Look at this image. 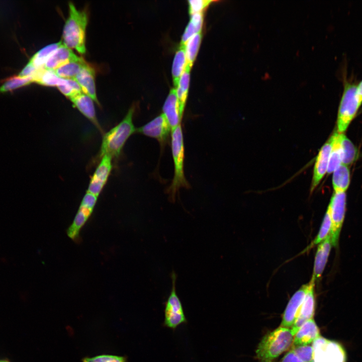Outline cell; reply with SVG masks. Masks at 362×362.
Segmentation results:
<instances>
[{"label": "cell", "mask_w": 362, "mask_h": 362, "mask_svg": "<svg viewBox=\"0 0 362 362\" xmlns=\"http://www.w3.org/2000/svg\"><path fill=\"white\" fill-rule=\"evenodd\" d=\"M88 18L84 11L77 10L72 3L69 4V15L62 32V44L74 49L81 54L85 53V30Z\"/></svg>", "instance_id": "1"}, {"label": "cell", "mask_w": 362, "mask_h": 362, "mask_svg": "<svg viewBox=\"0 0 362 362\" xmlns=\"http://www.w3.org/2000/svg\"><path fill=\"white\" fill-rule=\"evenodd\" d=\"M343 92L337 114V132L343 133L356 116L362 105V99L356 90L357 82L348 78L346 69L342 71Z\"/></svg>", "instance_id": "2"}, {"label": "cell", "mask_w": 362, "mask_h": 362, "mask_svg": "<svg viewBox=\"0 0 362 362\" xmlns=\"http://www.w3.org/2000/svg\"><path fill=\"white\" fill-rule=\"evenodd\" d=\"M294 339L291 328L280 326L265 335L255 351L259 362H273L292 345Z\"/></svg>", "instance_id": "3"}, {"label": "cell", "mask_w": 362, "mask_h": 362, "mask_svg": "<svg viewBox=\"0 0 362 362\" xmlns=\"http://www.w3.org/2000/svg\"><path fill=\"white\" fill-rule=\"evenodd\" d=\"M135 108L128 110L124 118L116 126L104 134L101 147L100 156L118 157L126 141L136 129L133 123Z\"/></svg>", "instance_id": "4"}, {"label": "cell", "mask_w": 362, "mask_h": 362, "mask_svg": "<svg viewBox=\"0 0 362 362\" xmlns=\"http://www.w3.org/2000/svg\"><path fill=\"white\" fill-rule=\"evenodd\" d=\"M171 147L174 164V174L172 182L167 191L172 200L180 188H189V184L184 173V145L181 124L171 132Z\"/></svg>", "instance_id": "5"}, {"label": "cell", "mask_w": 362, "mask_h": 362, "mask_svg": "<svg viewBox=\"0 0 362 362\" xmlns=\"http://www.w3.org/2000/svg\"><path fill=\"white\" fill-rule=\"evenodd\" d=\"M171 289L165 302L163 325L172 329H175L182 324L187 322L181 301L176 292V275L173 272L171 274Z\"/></svg>", "instance_id": "6"}, {"label": "cell", "mask_w": 362, "mask_h": 362, "mask_svg": "<svg viewBox=\"0 0 362 362\" xmlns=\"http://www.w3.org/2000/svg\"><path fill=\"white\" fill-rule=\"evenodd\" d=\"M313 362H346V353L338 342L321 336L312 343Z\"/></svg>", "instance_id": "7"}, {"label": "cell", "mask_w": 362, "mask_h": 362, "mask_svg": "<svg viewBox=\"0 0 362 362\" xmlns=\"http://www.w3.org/2000/svg\"><path fill=\"white\" fill-rule=\"evenodd\" d=\"M346 198L345 192H334L328 206L330 210L332 221L330 236L332 245L334 246L337 245L344 219Z\"/></svg>", "instance_id": "8"}, {"label": "cell", "mask_w": 362, "mask_h": 362, "mask_svg": "<svg viewBox=\"0 0 362 362\" xmlns=\"http://www.w3.org/2000/svg\"><path fill=\"white\" fill-rule=\"evenodd\" d=\"M136 132L157 139L162 144L171 134V128L163 114L156 117L145 125L137 128Z\"/></svg>", "instance_id": "9"}, {"label": "cell", "mask_w": 362, "mask_h": 362, "mask_svg": "<svg viewBox=\"0 0 362 362\" xmlns=\"http://www.w3.org/2000/svg\"><path fill=\"white\" fill-rule=\"evenodd\" d=\"M112 158L108 155L102 157L89 183L87 192L98 197L105 185L112 168Z\"/></svg>", "instance_id": "10"}, {"label": "cell", "mask_w": 362, "mask_h": 362, "mask_svg": "<svg viewBox=\"0 0 362 362\" xmlns=\"http://www.w3.org/2000/svg\"><path fill=\"white\" fill-rule=\"evenodd\" d=\"M308 284L303 285L289 300L283 313L280 326L291 328L294 324L304 302Z\"/></svg>", "instance_id": "11"}, {"label": "cell", "mask_w": 362, "mask_h": 362, "mask_svg": "<svg viewBox=\"0 0 362 362\" xmlns=\"http://www.w3.org/2000/svg\"><path fill=\"white\" fill-rule=\"evenodd\" d=\"M314 287V282L310 281L308 283L307 291L300 312L294 324L291 328L294 336L304 323L313 318L315 308Z\"/></svg>", "instance_id": "12"}, {"label": "cell", "mask_w": 362, "mask_h": 362, "mask_svg": "<svg viewBox=\"0 0 362 362\" xmlns=\"http://www.w3.org/2000/svg\"><path fill=\"white\" fill-rule=\"evenodd\" d=\"M334 142V135L328 140L321 148L316 158L314 168L313 176L311 187L312 192L319 184L327 171L330 153Z\"/></svg>", "instance_id": "13"}, {"label": "cell", "mask_w": 362, "mask_h": 362, "mask_svg": "<svg viewBox=\"0 0 362 362\" xmlns=\"http://www.w3.org/2000/svg\"><path fill=\"white\" fill-rule=\"evenodd\" d=\"M162 111L171 131L181 124L182 116L180 115L178 100L175 88L170 89L163 104Z\"/></svg>", "instance_id": "14"}, {"label": "cell", "mask_w": 362, "mask_h": 362, "mask_svg": "<svg viewBox=\"0 0 362 362\" xmlns=\"http://www.w3.org/2000/svg\"><path fill=\"white\" fill-rule=\"evenodd\" d=\"M321 336L314 318L304 323L294 336L292 346L310 345Z\"/></svg>", "instance_id": "15"}, {"label": "cell", "mask_w": 362, "mask_h": 362, "mask_svg": "<svg viewBox=\"0 0 362 362\" xmlns=\"http://www.w3.org/2000/svg\"><path fill=\"white\" fill-rule=\"evenodd\" d=\"M332 246L330 235L318 245L315 257L313 273L310 281L315 283L320 278L326 264Z\"/></svg>", "instance_id": "16"}, {"label": "cell", "mask_w": 362, "mask_h": 362, "mask_svg": "<svg viewBox=\"0 0 362 362\" xmlns=\"http://www.w3.org/2000/svg\"><path fill=\"white\" fill-rule=\"evenodd\" d=\"M69 99L82 114L102 131L97 119L94 100L89 96L81 92Z\"/></svg>", "instance_id": "17"}, {"label": "cell", "mask_w": 362, "mask_h": 362, "mask_svg": "<svg viewBox=\"0 0 362 362\" xmlns=\"http://www.w3.org/2000/svg\"><path fill=\"white\" fill-rule=\"evenodd\" d=\"M95 76V70L87 64L75 76L74 79L79 85L82 93L89 96L94 101L98 103Z\"/></svg>", "instance_id": "18"}, {"label": "cell", "mask_w": 362, "mask_h": 362, "mask_svg": "<svg viewBox=\"0 0 362 362\" xmlns=\"http://www.w3.org/2000/svg\"><path fill=\"white\" fill-rule=\"evenodd\" d=\"M79 58L71 49L62 44L48 58L44 68L55 70L63 64Z\"/></svg>", "instance_id": "19"}, {"label": "cell", "mask_w": 362, "mask_h": 362, "mask_svg": "<svg viewBox=\"0 0 362 362\" xmlns=\"http://www.w3.org/2000/svg\"><path fill=\"white\" fill-rule=\"evenodd\" d=\"M87 64L81 57L71 60L55 70L56 74L64 79H74L81 69Z\"/></svg>", "instance_id": "20"}, {"label": "cell", "mask_w": 362, "mask_h": 362, "mask_svg": "<svg viewBox=\"0 0 362 362\" xmlns=\"http://www.w3.org/2000/svg\"><path fill=\"white\" fill-rule=\"evenodd\" d=\"M191 67L187 65L185 70L182 74L176 89V96L178 100L181 116L184 112L187 99L188 95L190 80V71Z\"/></svg>", "instance_id": "21"}, {"label": "cell", "mask_w": 362, "mask_h": 362, "mask_svg": "<svg viewBox=\"0 0 362 362\" xmlns=\"http://www.w3.org/2000/svg\"><path fill=\"white\" fill-rule=\"evenodd\" d=\"M187 65V60L185 46L180 45L176 51L172 65V76L175 88L177 86L179 80L185 70Z\"/></svg>", "instance_id": "22"}, {"label": "cell", "mask_w": 362, "mask_h": 362, "mask_svg": "<svg viewBox=\"0 0 362 362\" xmlns=\"http://www.w3.org/2000/svg\"><path fill=\"white\" fill-rule=\"evenodd\" d=\"M341 150L342 162L348 165L352 164L357 157V149L352 142L343 133H339Z\"/></svg>", "instance_id": "23"}, {"label": "cell", "mask_w": 362, "mask_h": 362, "mask_svg": "<svg viewBox=\"0 0 362 362\" xmlns=\"http://www.w3.org/2000/svg\"><path fill=\"white\" fill-rule=\"evenodd\" d=\"M350 183V172L347 165L341 164L334 171L332 184L335 192H345Z\"/></svg>", "instance_id": "24"}, {"label": "cell", "mask_w": 362, "mask_h": 362, "mask_svg": "<svg viewBox=\"0 0 362 362\" xmlns=\"http://www.w3.org/2000/svg\"><path fill=\"white\" fill-rule=\"evenodd\" d=\"M62 44V41H60L46 46L37 52L31 57L29 62L38 69L44 68L45 64L48 58Z\"/></svg>", "instance_id": "25"}, {"label": "cell", "mask_w": 362, "mask_h": 362, "mask_svg": "<svg viewBox=\"0 0 362 362\" xmlns=\"http://www.w3.org/2000/svg\"><path fill=\"white\" fill-rule=\"evenodd\" d=\"M203 23V15L202 13L192 15L190 22L182 35L180 45L185 46L186 43L192 37L201 32Z\"/></svg>", "instance_id": "26"}, {"label": "cell", "mask_w": 362, "mask_h": 362, "mask_svg": "<svg viewBox=\"0 0 362 362\" xmlns=\"http://www.w3.org/2000/svg\"><path fill=\"white\" fill-rule=\"evenodd\" d=\"M54 70L41 68L34 78V82L49 86H58L64 81Z\"/></svg>", "instance_id": "27"}, {"label": "cell", "mask_w": 362, "mask_h": 362, "mask_svg": "<svg viewBox=\"0 0 362 362\" xmlns=\"http://www.w3.org/2000/svg\"><path fill=\"white\" fill-rule=\"evenodd\" d=\"M201 32L195 34L186 43L185 49L187 60V65L192 67L196 60L202 40Z\"/></svg>", "instance_id": "28"}, {"label": "cell", "mask_w": 362, "mask_h": 362, "mask_svg": "<svg viewBox=\"0 0 362 362\" xmlns=\"http://www.w3.org/2000/svg\"><path fill=\"white\" fill-rule=\"evenodd\" d=\"M334 142L333 144L332 149L330 153L327 172L330 173L337 168L342 162L341 150L340 148L339 133L334 132Z\"/></svg>", "instance_id": "29"}, {"label": "cell", "mask_w": 362, "mask_h": 362, "mask_svg": "<svg viewBox=\"0 0 362 362\" xmlns=\"http://www.w3.org/2000/svg\"><path fill=\"white\" fill-rule=\"evenodd\" d=\"M34 82L32 77H21L13 76L5 80L0 87V93H4L14 90L18 88L28 85Z\"/></svg>", "instance_id": "30"}, {"label": "cell", "mask_w": 362, "mask_h": 362, "mask_svg": "<svg viewBox=\"0 0 362 362\" xmlns=\"http://www.w3.org/2000/svg\"><path fill=\"white\" fill-rule=\"evenodd\" d=\"M331 226V213L328 207L317 235L312 243L308 246L306 250L310 249L311 247L324 241L330 235Z\"/></svg>", "instance_id": "31"}, {"label": "cell", "mask_w": 362, "mask_h": 362, "mask_svg": "<svg viewBox=\"0 0 362 362\" xmlns=\"http://www.w3.org/2000/svg\"><path fill=\"white\" fill-rule=\"evenodd\" d=\"M92 211V210L80 206L72 225L69 229L68 234L70 237L74 238L76 236L78 230L86 221Z\"/></svg>", "instance_id": "32"}, {"label": "cell", "mask_w": 362, "mask_h": 362, "mask_svg": "<svg viewBox=\"0 0 362 362\" xmlns=\"http://www.w3.org/2000/svg\"><path fill=\"white\" fill-rule=\"evenodd\" d=\"M57 87L61 93L69 98L82 92L79 85L74 79H64L63 82Z\"/></svg>", "instance_id": "33"}, {"label": "cell", "mask_w": 362, "mask_h": 362, "mask_svg": "<svg viewBox=\"0 0 362 362\" xmlns=\"http://www.w3.org/2000/svg\"><path fill=\"white\" fill-rule=\"evenodd\" d=\"M292 349L303 362H313V349L312 345L292 346Z\"/></svg>", "instance_id": "34"}, {"label": "cell", "mask_w": 362, "mask_h": 362, "mask_svg": "<svg viewBox=\"0 0 362 362\" xmlns=\"http://www.w3.org/2000/svg\"><path fill=\"white\" fill-rule=\"evenodd\" d=\"M125 356L109 354H103L93 357H86L82 362H127Z\"/></svg>", "instance_id": "35"}, {"label": "cell", "mask_w": 362, "mask_h": 362, "mask_svg": "<svg viewBox=\"0 0 362 362\" xmlns=\"http://www.w3.org/2000/svg\"><path fill=\"white\" fill-rule=\"evenodd\" d=\"M213 1L210 0H192L188 1L189 13L191 15L202 13L207 7H208Z\"/></svg>", "instance_id": "36"}, {"label": "cell", "mask_w": 362, "mask_h": 362, "mask_svg": "<svg viewBox=\"0 0 362 362\" xmlns=\"http://www.w3.org/2000/svg\"><path fill=\"white\" fill-rule=\"evenodd\" d=\"M97 198L98 196L90 193L86 192L83 198L80 206L93 211L97 202Z\"/></svg>", "instance_id": "37"}, {"label": "cell", "mask_w": 362, "mask_h": 362, "mask_svg": "<svg viewBox=\"0 0 362 362\" xmlns=\"http://www.w3.org/2000/svg\"><path fill=\"white\" fill-rule=\"evenodd\" d=\"M39 70L40 69L37 68L32 63L29 62L19 73V76L24 77H32L34 80Z\"/></svg>", "instance_id": "38"}, {"label": "cell", "mask_w": 362, "mask_h": 362, "mask_svg": "<svg viewBox=\"0 0 362 362\" xmlns=\"http://www.w3.org/2000/svg\"><path fill=\"white\" fill-rule=\"evenodd\" d=\"M281 362H303L295 354L294 351L291 349L283 357Z\"/></svg>", "instance_id": "39"}, {"label": "cell", "mask_w": 362, "mask_h": 362, "mask_svg": "<svg viewBox=\"0 0 362 362\" xmlns=\"http://www.w3.org/2000/svg\"><path fill=\"white\" fill-rule=\"evenodd\" d=\"M356 90L358 95L362 99V79L360 81L357 82Z\"/></svg>", "instance_id": "40"}, {"label": "cell", "mask_w": 362, "mask_h": 362, "mask_svg": "<svg viewBox=\"0 0 362 362\" xmlns=\"http://www.w3.org/2000/svg\"><path fill=\"white\" fill-rule=\"evenodd\" d=\"M0 362H12L8 358H0Z\"/></svg>", "instance_id": "41"}]
</instances>
